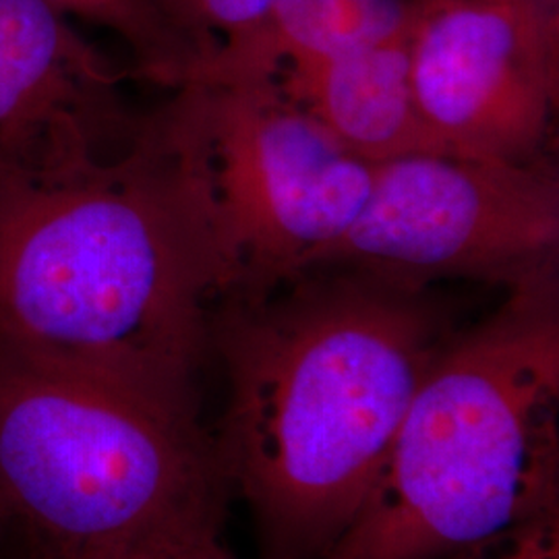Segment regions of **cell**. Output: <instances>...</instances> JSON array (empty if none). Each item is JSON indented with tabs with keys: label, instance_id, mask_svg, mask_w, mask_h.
<instances>
[{
	"label": "cell",
	"instance_id": "cell-7",
	"mask_svg": "<svg viewBox=\"0 0 559 559\" xmlns=\"http://www.w3.org/2000/svg\"><path fill=\"white\" fill-rule=\"evenodd\" d=\"M411 80L441 154L551 156L559 106V0H425Z\"/></svg>",
	"mask_w": 559,
	"mask_h": 559
},
{
	"label": "cell",
	"instance_id": "cell-3",
	"mask_svg": "<svg viewBox=\"0 0 559 559\" xmlns=\"http://www.w3.org/2000/svg\"><path fill=\"white\" fill-rule=\"evenodd\" d=\"M503 293L441 348L323 559H452L556 524L558 263Z\"/></svg>",
	"mask_w": 559,
	"mask_h": 559
},
{
	"label": "cell",
	"instance_id": "cell-16",
	"mask_svg": "<svg viewBox=\"0 0 559 559\" xmlns=\"http://www.w3.org/2000/svg\"><path fill=\"white\" fill-rule=\"evenodd\" d=\"M27 559H29V558H27Z\"/></svg>",
	"mask_w": 559,
	"mask_h": 559
},
{
	"label": "cell",
	"instance_id": "cell-9",
	"mask_svg": "<svg viewBox=\"0 0 559 559\" xmlns=\"http://www.w3.org/2000/svg\"><path fill=\"white\" fill-rule=\"evenodd\" d=\"M265 81H272L348 154L371 166L413 154H441L415 100L408 38L290 67Z\"/></svg>",
	"mask_w": 559,
	"mask_h": 559
},
{
	"label": "cell",
	"instance_id": "cell-5",
	"mask_svg": "<svg viewBox=\"0 0 559 559\" xmlns=\"http://www.w3.org/2000/svg\"><path fill=\"white\" fill-rule=\"evenodd\" d=\"M156 115L200 182L226 293H263L313 267L369 198L371 164L272 81H189Z\"/></svg>",
	"mask_w": 559,
	"mask_h": 559
},
{
	"label": "cell",
	"instance_id": "cell-10",
	"mask_svg": "<svg viewBox=\"0 0 559 559\" xmlns=\"http://www.w3.org/2000/svg\"><path fill=\"white\" fill-rule=\"evenodd\" d=\"M425 0H276L222 41L193 81L270 80L280 71L404 40Z\"/></svg>",
	"mask_w": 559,
	"mask_h": 559
},
{
	"label": "cell",
	"instance_id": "cell-13",
	"mask_svg": "<svg viewBox=\"0 0 559 559\" xmlns=\"http://www.w3.org/2000/svg\"><path fill=\"white\" fill-rule=\"evenodd\" d=\"M141 559H235L221 543V533L201 535L195 539L185 540L179 545L164 547L156 554Z\"/></svg>",
	"mask_w": 559,
	"mask_h": 559
},
{
	"label": "cell",
	"instance_id": "cell-4",
	"mask_svg": "<svg viewBox=\"0 0 559 559\" xmlns=\"http://www.w3.org/2000/svg\"><path fill=\"white\" fill-rule=\"evenodd\" d=\"M200 406L0 350V526L41 559H141L221 533Z\"/></svg>",
	"mask_w": 559,
	"mask_h": 559
},
{
	"label": "cell",
	"instance_id": "cell-6",
	"mask_svg": "<svg viewBox=\"0 0 559 559\" xmlns=\"http://www.w3.org/2000/svg\"><path fill=\"white\" fill-rule=\"evenodd\" d=\"M558 253L551 156L512 164L427 152L371 166L359 218L316 265L411 288L459 280L508 288L558 263Z\"/></svg>",
	"mask_w": 559,
	"mask_h": 559
},
{
	"label": "cell",
	"instance_id": "cell-14",
	"mask_svg": "<svg viewBox=\"0 0 559 559\" xmlns=\"http://www.w3.org/2000/svg\"><path fill=\"white\" fill-rule=\"evenodd\" d=\"M556 526H540V528H533L528 533H524L520 537L519 549L516 554L510 559H551V556H556L558 551V545H556ZM556 559V558H554Z\"/></svg>",
	"mask_w": 559,
	"mask_h": 559
},
{
	"label": "cell",
	"instance_id": "cell-11",
	"mask_svg": "<svg viewBox=\"0 0 559 559\" xmlns=\"http://www.w3.org/2000/svg\"><path fill=\"white\" fill-rule=\"evenodd\" d=\"M64 20L104 27L127 44L133 75L168 92L195 80L200 50L166 20L154 0H41Z\"/></svg>",
	"mask_w": 559,
	"mask_h": 559
},
{
	"label": "cell",
	"instance_id": "cell-1",
	"mask_svg": "<svg viewBox=\"0 0 559 559\" xmlns=\"http://www.w3.org/2000/svg\"><path fill=\"white\" fill-rule=\"evenodd\" d=\"M459 328L438 288L316 265L226 293L210 350L228 394L214 454L265 559H323L380 479L420 381Z\"/></svg>",
	"mask_w": 559,
	"mask_h": 559
},
{
	"label": "cell",
	"instance_id": "cell-15",
	"mask_svg": "<svg viewBox=\"0 0 559 559\" xmlns=\"http://www.w3.org/2000/svg\"><path fill=\"white\" fill-rule=\"evenodd\" d=\"M29 559H41V558H34V556H29Z\"/></svg>",
	"mask_w": 559,
	"mask_h": 559
},
{
	"label": "cell",
	"instance_id": "cell-2",
	"mask_svg": "<svg viewBox=\"0 0 559 559\" xmlns=\"http://www.w3.org/2000/svg\"><path fill=\"white\" fill-rule=\"evenodd\" d=\"M226 288L200 182L156 112L117 156L0 180V350L200 406Z\"/></svg>",
	"mask_w": 559,
	"mask_h": 559
},
{
	"label": "cell",
	"instance_id": "cell-8",
	"mask_svg": "<svg viewBox=\"0 0 559 559\" xmlns=\"http://www.w3.org/2000/svg\"><path fill=\"white\" fill-rule=\"evenodd\" d=\"M129 78L41 0H0V180L120 154L141 124Z\"/></svg>",
	"mask_w": 559,
	"mask_h": 559
},
{
	"label": "cell",
	"instance_id": "cell-12",
	"mask_svg": "<svg viewBox=\"0 0 559 559\" xmlns=\"http://www.w3.org/2000/svg\"><path fill=\"white\" fill-rule=\"evenodd\" d=\"M274 2L276 0H154L162 15L200 50L203 67L216 55L222 41L251 29Z\"/></svg>",
	"mask_w": 559,
	"mask_h": 559
}]
</instances>
